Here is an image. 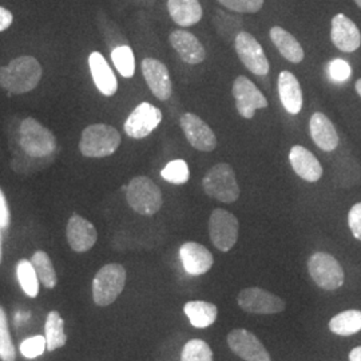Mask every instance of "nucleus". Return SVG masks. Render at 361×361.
Wrapping results in <instances>:
<instances>
[{
	"instance_id": "nucleus-1",
	"label": "nucleus",
	"mask_w": 361,
	"mask_h": 361,
	"mask_svg": "<svg viewBox=\"0 0 361 361\" xmlns=\"http://www.w3.org/2000/svg\"><path fill=\"white\" fill-rule=\"evenodd\" d=\"M42 74V66L34 56H19L0 67V87L13 94H26L38 86Z\"/></svg>"
},
{
	"instance_id": "nucleus-2",
	"label": "nucleus",
	"mask_w": 361,
	"mask_h": 361,
	"mask_svg": "<svg viewBox=\"0 0 361 361\" xmlns=\"http://www.w3.org/2000/svg\"><path fill=\"white\" fill-rule=\"evenodd\" d=\"M121 145V134L110 125L95 123L83 130L79 150L89 158H104L114 154Z\"/></svg>"
},
{
	"instance_id": "nucleus-3",
	"label": "nucleus",
	"mask_w": 361,
	"mask_h": 361,
	"mask_svg": "<svg viewBox=\"0 0 361 361\" xmlns=\"http://www.w3.org/2000/svg\"><path fill=\"white\" fill-rule=\"evenodd\" d=\"M204 192L219 202L233 204L240 197V186L235 173L229 164H217L202 180Z\"/></svg>"
},
{
	"instance_id": "nucleus-4",
	"label": "nucleus",
	"mask_w": 361,
	"mask_h": 361,
	"mask_svg": "<svg viewBox=\"0 0 361 361\" xmlns=\"http://www.w3.org/2000/svg\"><path fill=\"white\" fill-rule=\"evenodd\" d=\"M126 200L130 207L142 216H153L164 204L161 189L145 176L130 180L126 188Z\"/></svg>"
},
{
	"instance_id": "nucleus-5",
	"label": "nucleus",
	"mask_w": 361,
	"mask_h": 361,
	"mask_svg": "<svg viewBox=\"0 0 361 361\" xmlns=\"http://www.w3.org/2000/svg\"><path fill=\"white\" fill-rule=\"evenodd\" d=\"M126 284V271L119 264H107L92 281V297L98 307H109L122 293Z\"/></svg>"
},
{
	"instance_id": "nucleus-6",
	"label": "nucleus",
	"mask_w": 361,
	"mask_h": 361,
	"mask_svg": "<svg viewBox=\"0 0 361 361\" xmlns=\"http://www.w3.org/2000/svg\"><path fill=\"white\" fill-rule=\"evenodd\" d=\"M19 142L26 154L42 158L52 154L56 147V140L52 131L44 128L34 118H26L20 123Z\"/></svg>"
},
{
	"instance_id": "nucleus-7",
	"label": "nucleus",
	"mask_w": 361,
	"mask_h": 361,
	"mask_svg": "<svg viewBox=\"0 0 361 361\" xmlns=\"http://www.w3.org/2000/svg\"><path fill=\"white\" fill-rule=\"evenodd\" d=\"M308 271L312 280L324 290H336L345 281V274L340 262L325 252H317L310 256Z\"/></svg>"
},
{
	"instance_id": "nucleus-8",
	"label": "nucleus",
	"mask_w": 361,
	"mask_h": 361,
	"mask_svg": "<svg viewBox=\"0 0 361 361\" xmlns=\"http://www.w3.org/2000/svg\"><path fill=\"white\" fill-rule=\"evenodd\" d=\"M238 219L225 210L214 209L209 219V234L213 245L221 252H229L238 240Z\"/></svg>"
},
{
	"instance_id": "nucleus-9",
	"label": "nucleus",
	"mask_w": 361,
	"mask_h": 361,
	"mask_svg": "<svg viewBox=\"0 0 361 361\" xmlns=\"http://www.w3.org/2000/svg\"><path fill=\"white\" fill-rule=\"evenodd\" d=\"M237 302L244 312L255 314H274L285 310L284 300L281 297L258 286L241 290L237 297Z\"/></svg>"
},
{
	"instance_id": "nucleus-10",
	"label": "nucleus",
	"mask_w": 361,
	"mask_h": 361,
	"mask_svg": "<svg viewBox=\"0 0 361 361\" xmlns=\"http://www.w3.org/2000/svg\"><path fill=\"white\" fill-rule=\"evenodd\" d=\"M235 51L246 68L258 77H265L269 73V61L257 39L249 32H240L234 40Z\"/></svg>"
},
{
	"instance_id": "nucleus-11",
	"label": "nucleus",
	"mask_w": 361,
	"mask_h": 361,
	"mask_svg": "<svg viewBox=\"0 0 361 361\" xmlns=\"http://www.w3.org/2000/svg\"><path fill=\"white\" fill-rule=\"evenodd\" d=\"M233 97L240 116L252 119L256 110L268 107V101L249 78L240 75L233 83Z\"/></svg>"
},
{
	"instance_id": "nucleus-12",
	"label": "nucleus",
	"mask_w": 361,
	"mask_h": 361,
	"mask_svg": "<svg viewBox=\"0 0 361 361\" xmlns=\"http://www.w3.org/2000/svg\"><path fill=\"white\" fill-rule=\"evenodd\" d=\"M228 345L243 360L271 361V355L261 340L247 329H233L228 335Z\"/></svg>"
},
{
	"instance_id": "nucleus-13",
	"label": "nucleus",
	"mask_w": 361,
	"mask_h": 361,
	"mask_svg": "<svg viewBox=\"0 0 361 361\" xmlns=\"http://www.w3.org/2000/svg\"><path fill=\"white\" fill-rule=\"evenodd\" d=\"M162 121L159 109L147 102L138 104L125 122V133L130 138L142 140L152 134Z\"/></svg>"
},
{
	"instance_id": "nucleus-14",
	"label": "nucleus",
	"mask_w": 361,
	"mask_h": 361,
	"mask_svg": "<svg viewBox=\"0 0 361 361\" xmlns=\"http://www.w3.org/2000/svg\"><path fill=\"white\" fill-rule=\"evenodd\" d=\"M180 123L188 142L194 149L209 153L217 147V138L214 131L200 116L193 113H186L180 116Z\"/></svg>"
},
{
	"instance_id": "nucleus-15",
	"label": "nucleus",
	"mask_w": 361,
	"mask_h": 361,
	"mask_svg": "<svg viewBox=\"0 0 361 361\" xmlns=\"http://www.w3.org/2000/svg\"><path fill=\"white\" fill-rule=\"evenodd\" d=\"M142 73L149 89L159 101H168L173 92L171 80L166 66L158 59L146 58L142 62Z\"/></svg>"
},
{
	"instance_id": "nucleus-16",
	"label": "nucleus",
	"mask_w": 361,
	"mask_h": 361,
	"mask_svg": "<svg viewBox=\"0 0 361 361\" xmlns=\"http://www.w3.org/2000/svg\"><path fill=\"white\" fill-rule=\"evenodd\" d=\"M331 39L338 50L344 52L356 51L361 46V34L348 16L337 13L332 19Z\"/></svg>"
},
{
	"instance_id": "nucleus-17",
	"label": "nucleus",
	"mask_w": 361,
	"mask_h": 361,
	"mask_svg": "<svg viewBox=\"0 0 361 361\" xmlns=\"http://www.w3.org/2000/svg\"><path fill=\"white\" fill-rule=\"evenodd\" d=\"M98 233L95 226L78 214H74L67 224V241L71 249L78 253L90 250L95 245Z\"/></svg>"
},
{
	"instance_id": "nucleus-18",
	"label": "nucleus",
	"mask_w": 361,
	"mask_h": 361,
	"mask_svg": "<svg viewBox=\"0 0 361 361\" xmlns=\"http://www.w3.org/2000/svg\"><path fill=\"white\" fill-rule=\"evenodd\" d=\"M180 256L185 271L190 276H202L210 271L214 264V258L210 250L193 241L185 243L180 246Z\"/></svg>"
},
{
	"instance_id": "nucleus-19",
	"label": "nucleus",
	"mask_w": 361,
	"mask_h": 361,
	"mask_svg": "<svg viewBox=\"0 0 361 361\" xmlns=\"http://www.w3.org/2000/svg\"><path fill=\"white\" fill-rule=\"evenodd\" d=\"M170 44L178 52L180 59L189 65L202 63L207 58V51L202 43L193 34L185 30H176L169 37Z\"/></svg>"
},
{
	"instance_id": "nucleus-20",
	"label": "nucleus",
	"mask_w": 361,
	"mask_h": 361,
	"mask_svg": "<svg viewBox=\"0 0 361 361\" xmlns=\"http://www.w3.org/2000/svg\"><path fill=\"white\" fill-rule=\"evenodd\" d=\"M289 161L298 177L308 182H317L323 177V166L308 149L296 145L289 152Z\"/></svg>"
},
{
	"instance_id": "nucleus-21",
	"label": "nucleus",
	"mask_w": 361,
	"mask_h": 361,
	"mask_svg": "<svg viewBox=\"0 0 361 361\" xmlns=\"http://www.w3.org/2000/svg\"><path fill=\"white\" fill-rule=\"evenodd\" d=\"M310 137L324 152H334L338 145V134L334 123L323 113H314L310 118Z\"/></svg>"
},
{
	"instance_id": "nucleus-22",
	"label": "nucleus",
	"mask_w": 361,
	"mask_h": 361,
	"mask_svg": "<svg viewBox=\"0 0 361 361\" xmlns=\"http://www.w3.org/2000/svg\"><path fill=\"white\" fill-rule=\"evenodd\" d=\"M89 66L97 89L106 97L114 95L118 90V82L104 55L101 52H92L89 58Z\"/></svg>"
},
{
	"instance_id": "nucleus-23",
	"label": "nucleus",
	"mask_w": 361,
	"mask_h": 361,
	"mask_svg": "<svg viewBox=\"0 0 361 361\" xmlns=\"http://www.w3.org/2000/svg\"><path fill=\"white\" fill-rule=\"evenodd\" d=\"M279 95L285 110L296 116L302 109V90L297 78L290 71H281L279 75Z\"/></svg>"
},
{
	"instance_id": "nucleus-24",
	"label": "nucleus",
	"mask_w": 361,
	"mask_h": 361,
	"mask_svg": "<svg viewBox=\"0 0 361 361\" xmlns=\"http://www.w3.org/2000/svg\"><path fill=\"white\" fill-rule=\"evenodd\" d=\"M171 19L180 27L197 25L202 18V7L198 0H168Z\"/></svg>"
},
{
	"instance_id": "nucleus-25",
	"label": "nucleus",
	"mask_w": 361,
	"mask_h": 361,
	"mask_svg": "<svg viewBox=\"0 0 361 361\" xmlns=\"http://www.w3.org/2000/svg\"><path fill=\"white\" fill-rule=\"evenodd\" d=\"M271 39L276 49L292 63H300L304 59V50L301 44L290 32L283 27H273L271 30Z\"/></svg>"
},
{
	"instance_id": "nucleus-26",
	"label": "nucleus",
	"mask_w": 361,
	"mask_h": 361,
	"mask_svg": "<svg viewBox=\"0 0 361 361\" xmlns=\"http://www.w3.org/2000/svg\"><path fill=\"white\" fill-rule=\"evenodd\" d=\"M183 312L194 328L205 329L217 320L219 310L214 304L207 301H189L185 304Z\"/></svg>"
},
{
	"instance_id": "nucleus-27",
	"label": "nucleus",
	"mask_w": 361,
	"mask_h": 361,
	"mask_svg": "<svg viewBox=\"0 0 361 361\" xmlns=\"http://www.w3.org/2000/svg\"><path fill=\"white\" fill-rule=\"evenodd\" d=\"M329 329L338 336H352L361 331V310H344L329 322Z\"/></svg>"
},
{
	"instance_id": "nucleus-28",
	"label": "nucleus",
	"mask_w": 361,
	"mask_h": 361,
	"mask_svg": "<svg viewBox=\"0 0 361 361\" xmlns=\"http://www.w3.org/2000/svg\"><path fill=\"white\" fill-rule=\"evenodd\" d=\"M46 341L47 349L55 350L62 348L67 341L65 334V322L58 312H50L46 320Z\"/></svg>"
},
{
	"instance_id": "nucleus-29",
	"label": "nucleus",
	"mask_w": 361,
	"mask_h": 361,
	"mask_svg": "<svg viewBox=\"0 0 361 361\" xmlns=\"http://www.w3.org/2000/svg\"><path fill=\"white\" fill-rule=\"evenodd\" d=\"M31 264L37 271L39 281H42V284L49 289H51L56 285V273L47 253L39 250L31 258Z\"/></svg>"
},
{
	"instance_id": "nucleus-30",
	"label": "nucleus",
	"mask_w": 361,
	"mask_h": 361,
	"mask_svg": "<svg viewBox=\"0 0 361 361\" xmlns=\"http://www.w3.org/2000/svg\"><path fill=\"white\" fill-rule=\"evenodd\" d=\"M16 274H18L19 284L22 286V289L25 290L27 296H38L39 279L31 261H27V259L19 261L18 268H16Z\"/></svg>"
},
{
	"instance_id": "nucleus-31",
	"label": "nucleus",
	"mask_w": 361,
	"mask_h": 361,
	"mask_svg": "<svg viewBox=\"0 0 361 361\" xmlns=\"http://www.w3.org/2000/svg\"><path fill=\"white\" fill-rule=\"evenodd\" d=\"M180 361H213V350L204 340H189L180 353Z\"/></svg>"
},
{
	"instance_id": "nucleus-32",
	"label": "nucleus",
	"mask_w": 361,
	"mask_h": 361,
	"mask_svg": "<svg viewBox=\"0 0 361 361\" xmlns=\"http://www.w3.org/2000/svg\"><path fill=\"white\" fill-rule=\"evenodd\" d=\"M111 59L116 70L123 78H131L135 73V59L129 46H119L111 52Z\"/></svg>"
},
{
	"instance_id": "nucleus-33",
	"label": "nucleus",
	"mask_w": 361,
	"mask_h": 361,
	"mask_svg": "<svg viewBox=\"0 0 361 361\" xmlns=\"http://www.w3.org/2000/svg\"><path fill=\"white\" fill-rule=\"evenodd\" d=\"M161 176L170 183L183 185L190 178V170L183 159H176L169 162L168 165L162 169Z\"/></svg>"
},
{
	"instance_id": "nucleus-34",
	"label": "nucleus",
	"mask_w": 361,
	"mask_h": 361,
	"mask_svg": "<svg viewBox=\"0 0 361 361\" xmlns=\"http://www.w3.org/2000/svg\"><path fill=\"white\" fill-rule=\"evenodd\" d=\"M0 359L3 361H15V348H13L11 336L8 334V325L6 313L0 307Z\"/></svg>"
},
{
	"instance_id": "nucleus-35",
	"label": "nucleus",
	"mask_w": 361,
	"mask_h": 361,
	"mask_svg": "<svg viewBox=\"0 0 361 361\" xmlns=\"http://www.w3.org/2000/svg\"><path fill=\"white\" fill-rule=\"evenodd\" d=\"M219 3L235 13H258L262 6L264 0H219Z\"/></svg>"
},
{
	"instance_id": "nucleus-36",
	"label": "nucleus",
	"mask_w": 361,
	"mask_h": 361,
	"mask_svg": "<svg viewBox=\"0 0 361 361\" xmlns=\"http://www.w3.org/2000/svg\"><path fill=\"white\" fill-rule=\"evenodd\" d=\"M46 348H47L46 337L35 336V337L27 338L20 344V353L27 359H35L40 355H43Z\"/></svg>"
},
{
	"instance_id": "nucleus-37",
	"label": "nucleus",
	"mask_w": 361,
	"mask_h": 361,
	"mask_svg": "<svg viewBox=\"0 0 361 361\" xmlns=\"http://www.w3.org/2000/svg\"><path fill=\"white\" fill-rule=\"evenodd\" d=\"M329 75L335 82H345L350 77V66L343 59H335L329 63Z\"/></svg>"
},
{
	"instance_id": "nucleus-38",
	"label": "nucleus",
	"mask_w": 361,
	"mask_h": 361,
	"mask_svg": "<svg viewBox=\"0 0 361 361\" xmlns=\"http://www.w3.org/2000/svg\"><path fill=\"white\" fill-rule=\"evenodd\" d=\"M348 225L353 237L361 241V202L349 210Z\"/></svg>"
},
{
	"instance_id": "nucleus-39",
	"label": "nucleus",
	"mask_w": 361,
	"mask_h": 361,
	"mask_svg": "<svg viewBox=\"0 0 361 361\" xmlns=\"http://www.w3.org/2000/svg\"><path fill=\"white\" fill-rule=\"evenodd\" d=\"M10 224V212H8V207L6 202V197L0 189V228L6 229Z\"/></svg>"
},
{
	"instance_id": "nucleus-40",
	"label": "nucleus",
	"mask_w": 361,
	"mask_h": 361,
	"mask_svg": "<svg viewBox=\"0 0 361 361\" xmlns=\"http://www.w3.org/2000/svg\"><path fill=\"white\" fill-rule=\"evenodd\" d=\"M13 23V13L8 10L0 7V32L7 30Z\"/></svg>"
},
{
	"instance_id": "nucleus-41",
	"label": "nucleus",
	"mask_w": 361,
	"mask_h": 361,
	"mask_svg": "<svg viewBox=\"0 0 361 361\" xmlns=\"http://www.w3.org/2000/svg\"><path fill=\"white\" fill-rule=\"evenodd\" d=\"M28 317H30V313H27V312H16V314H15L16 326H19V325H22L25 322H27Z\"/></svg>"
},
{
	"instance_id": "nucleus-42",
	"label": "nucleus",
	"mask_w": 361,
	"mask_h": 361,
	"mask_svg": "<svg viewBox=\"0 0 361 361\" xmlns=\"http://www.w3.org/2000/svg\"><path fill=\"white\" fill-rule=\"evenodd\" d=\"M349 361H361V347H356L350 350Z\"/></svg>"
},
{
	"instance_id": "nucleus-43",
	"label": "nucleus",
	"mask_w": 361,
	"mask_h": 361,
	"mask_svg": "<svg viewBox=\"0 0 361 361\" xmlns=\"http://www.w3.org/2000/svg\"><path fill=\"white\" fill-rule=\"evenodd\" d=\"M355 89L357 91V94L361 97V79H359L357 82H356V85H355Z\"/></svg>"
},
{
	"instance_id": "nucleus-44",
	"label": "nucleus",
	"mask_w": 361,
	"mask_h": 361,
	"mask_svg": "<svg viewBox=\"0 0 361 361\" xmlns=\"http://www.w3.org/2000/svg\"><path fill=\"white\" fill-rule=\"evenodd\" d=\"M1 229V228H0ZM0 261H1V235H0Z\"/></svg>"
},
{
	"instance_id": "nucleus-45",
	"label": "nucleus",
	"mask_w": 361,
	"mask_h": 361,
	"mask_svg": "<svg viewBox=\"0 0 361 361\" xmlns=\"http://www.w3.org/2000/svg\"><path fill=\"white\" fill-rule=\"evenodd\" d=\"M355 3H356V4H357V6L361 8V0H355Z\"/></svg>"
}]
</instances>
